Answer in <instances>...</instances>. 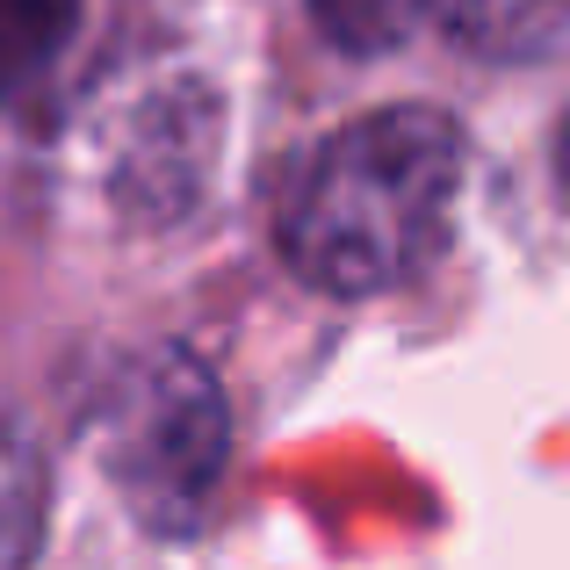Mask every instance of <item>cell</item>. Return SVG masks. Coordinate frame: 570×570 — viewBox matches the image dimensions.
<instances>
[{"label":"cell","mask_w":570,"mask_h":570,"mask_svg":"<svg viewBox=\"0 0 570 570\" xmlns=\"http://www.w3.org/2000/svg\"><path fill=\"white\" fill-rule=\"evenodd\" d=\"M462 195V138L441 109H376L311 145L282 195V261L325 296H383L426 275Z\"/></svg>","instance_id":"obj_1"},{"label":"cell","mask_w":570,"mask_h":570,"mask_svg":"<svg viewBox=\"0 0 570 570\" xmlns=\"http://www.w3.org/2000/svg\"><path fill=\"white\" fill-rule=\"evenodd\" d=\"M95 455L116 499L153 534H195L232 455V419H224L217 383L188 354H153L124 368L95 412Z\"/></svg>","instance_id":"obj_2"},{"label":"cell","mask_w":570,"mask_h":570,"mask_svg":"<svg viewBox=\"0 0 570 570\" xmlns=\"http://www.w3.org/2000/svg\"><path fill=\"white\" fill-rule=\"evenodd\" d=\"M441 29L499 66L570 58V0H441Z\"/></svg>","instance_id":"obj_3"},{"label":"cell","mask_w":570,"mask_h":570,"mask_svg":"<svg viewBox=\"0 0 570 570\" xmlns=\"http://www.w3.org/2000/svg\"><path fill=\"white\" fill-rule=\"evenodd\" d=\"M72 22H80V0H0V101L51 72Z\"/></svg>","instance_id":"obj_4"},{"label":"cell","mask_w":570,"mask_h":570,"mask_svg":"<svg viewBox=\"0 0 570 570\" xmlns=\"http://www.w3.org/2000/svg\"><path fill=\"white\" fill-rule=\"evenodd\" d=\"M318 29L340 43V51H397L404 37H419L426 22H441V0H311Z\"/></svg>","instance_id":"obj_5"},{"label":"cell","mask_w":570,"mask_h":570,"mask_svg":"<svg viewBox=\"0 0 570 570\" xmlns=\"http://www.w3.org/2000/svg\"><path fill=\"white\" fill-rule=\"evenodd\" d=\"M43 542V476L37 455L0 426V570H29Z\"/></svg>","instance_id":"obj_6"},{"label":"cell","mask_w":570,"mask_h":570,"mask_svg":"<svg viewBox=\"0 0 570 570\" xmlns=\"http://www.w3.org/2000/svg\"><path fill=\"white\" fill-rule=\"evenodd\" d=\"M557 167H563V181H570V116H563V138H557Z\"/></svg>","instance_id":"obj_7"}]
</instances>
